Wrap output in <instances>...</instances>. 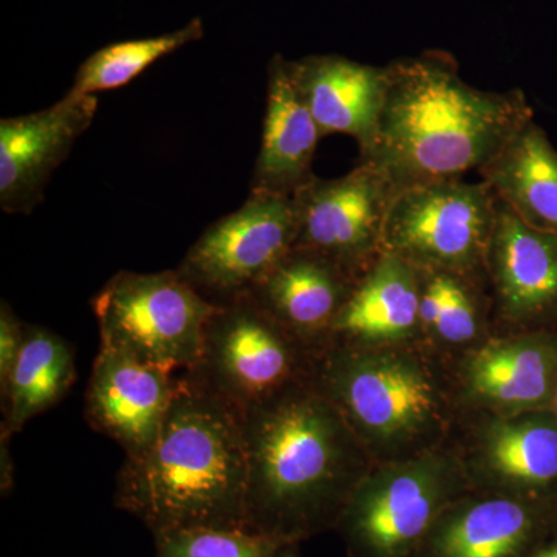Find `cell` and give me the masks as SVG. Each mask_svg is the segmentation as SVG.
<instances>
[{"mask_svg":"<svg viewBox=\"0 0 557 557\" xmlns=\"http://www.w3.org/2000/svg\"><path fill=\"white\" fill-rule=\"evenodd\" d=\"M245 522L284 545L335 530L375 467L338 409L309 376L242 412Z\"/></svg>","mask_w":557,"mask_h":557,"instance_id":"1","label":"cell"},{"mask_svg":"<svg viewBox=\"0 0 557 557\" xmlns=\"http://www.w3.org/2000/svg\"><path fill=\"white\" fill-rule=\"evenodd\" d=\"M534 120L519 89L486 91L461 79L445 51L386 65V94L372 148L359 161L380 168L395 189L480 171Z\"/></svg>","mask_w":557,"mask_h":557,"instance_id":"2","label":"cell"},{"mask_svg":"<svg viewBox=\"0 0 557 557\" xmlns=\"http://www.w3.org/2000/svg\"><path fill=\"white\" fill-rule=\"evenodd\" d=\"M247 471L242 413L185 372L159 437L124 461L116 507L153 536L182 528L247 527Z\"/></svg>","mask_w":557,"mask_h":557,"instance_id":"3","label":"cell"},{"mask_svg":"<svg viewBox=\"0 0 557 557\" xmlns=\"http://www.w3.org/2000/svg\"><path fill=\"white\" fill-rule=\"evenodd\" d=\"M405 344L330 343L311 351L309 379L375 463L442 448L449 399L428 359Z\"/></svg>","mask_w":557,"mask_h":557,"instance_id":"4","label":"cell"},{"mask_svg":"<svg viewBox=\"0 0 557 557\" xmlns=\"http://www.w3.org/2000/svg\"><path fill=\"white\" fill-rule=\"evenodd\" d=\"M471 490L461 457L450 450L376 463L335 530L348 557H416L442 512Z\"/></svg>","mask_w":557,"mask_h":557,"instance_id":"5","label":"cell"},{"mask_svg":"<svg viewBox=\"0 0 557 557\" xmlns=\"http://www.w3.org/2000/svg\"><path fill=\"white\" fill-rule=\"evenodd\" d=\"M101 347L166 370L188 372L200 358L218 304L203 298L175 271H120L95 296Z\"/></svg>","mask_w":557,"mask_h":557,"instance_id":"6","label":"cell"},{"mask_svg":"<svg viewBox=\"0 0 557 557\" xmlns=\"http://www.w3.org/2000/svg\"><path fill=\"white\" fill-rule=\"evenodd\" d=\"M310 359L309 348L245 293L218 306L186 373L242 413L306 380Z\"/></svg>","mask_w":557,"mask_h":557,"instance_id":"7","label":"cell"},{"mask_svg":"<svg viewBox=\"0 0 557 557\" xmlns=\"http://www.w3.org/2000/svg\"><path fill=\"white\" fill-rule=\"evenodd\" d=\"M497 196L482 183L438 180L398 190L388 208L383 251L416 269L486 277Z\"/></svg>","mask_w":557,"mask_h":557,"instance_id":"8","label":"cell"},{"mask_svg":"<svg viewBox=\"0 0 557 557\" xmlns=\"http://www.w3.org/2000/svg\"><path fill=\"white\" fill-rule=\"evenodd\" d=\"M296 237L293 197L251 190L237 211L201 234L177 271L203 298L220 306L248 293L295 248Z\"/></svg>","mask_w":557,"mask_h":557,"instance_id":"9","label":"cell"},{"mask_svg":"<svg viewBox=\"0 0 557 557\" xmlns=\"http://www.w3.org/2000/svg\"><path fill=\"white\" fill-rule=\"evenodd\" d=\"M394 183L380 168L359 161L339 178L314 177L293 196L296 248L310 249L359 276L383 252Z\"/></svg>","mask_w":557,"mask_h":557,"instance_id":"10","label":"cell"},{"mask_svg":"<svg viewBox=\"0 0 557 557\" xmlns=\"http://www.w3.org/2000/svg\"><path fill=\"white\" fill-rule=\"evenodd\" d=\"M556 533L557 494L472 487L442 512L416 557H531Z\"/></svg>","mask_w":557,"mask_h":557,"instance_id":"11","label":"cell"},{"mask_svg":"<svg viewBox=\"0 0 557 557\" xmlns=\"http://www.w3.org/2000/svg\"><path fill=\"white\" fill-rule=\"evenodd\" d=\"M97 110L95 95L70 90L51 108L0 121L2 211L30 214L38 207L51 175L89 129Z\"/></svg>","mask_w":557,"mask_h":557,"instance_id":"12","label":"cell"},{"mask_svg":"<svg viewBox=\"0 0 557 557\" xmlns=\"http://www.w3.org/2000/svg\"><path fill=\"white\" fill-rule=\"evenodd\" d=\"M485 274L498 314L519 330L557 322V236L527 225L497 199Z\"/></svg>","mask_w":557,"mask_h":557,"instance_id":"13","label":"cell"},{"mask_svg":"<svg viewBox=\"0 0 557 557\" xmlns=\"http://www.w3.org/2000/svg\"><path fill=\"white\" fill-rule=\"evenodd\" d=\"M175 388L174 373L101 347L84 413L95 431L119 443L126 458L138 457L159 437Z\"/></svg>","mask_w":557,"mask_h":557,"instance_id":"14","label":"cell"},{"mask_svg":"<svg viewBox=\"0 0 557 557\" xmlns=\"http://www.w3.org/2000/svg\"><path fill=\"white\" fill-rule=\"evenodd\" d=\"M474 490L557 494V421L545 410L487 416L461 457Z\"/></svg>","mask_w":557,"mask_h":557,"instance_id":"15","label":"cell"},{"mask_svg":"<svg viewBox=\"0 0 557 557\" xmlns=\"http://www.w3.org/2000/svg\"><path fill=\"white\" fill-rule=\"evenodd\" d=\"M557 383V332L523 330L474 348L461 368L465 397L487 416L549 408Z\"/></svg>","mask_w":557,"mask_h":557,"instance_id":"16","label":"cell"},{"mask_svg":"<svg viewBox=\"0 0 557 557\" xmlns=\"http://www.w3.org/2000/svg\"><path fill=\"white\" fill-rule=\"evenodd\" d=\"M357 276L310 249L293 248L248 295L310 351L330 341Z\"/></svg>","mask_w":557,"mask_h":557,"instance_id":"17","label":"cell"},{"mask_svg":"<svg viewBox=\"0 0 557 557\" xmlns=\"http://www.w3.org/2000/svg\"><path fill=\"white\" fill-rule=\"evenodd\" d=\"M288 65L322 137L348 135L357 139L359 157L366 156L386 94V65L361 64L339 54H313Z\"/></svg>","mask_w":557,"mask_h":557,"instance_id":"18","label":"cell"},{"mask_svg":"<svg viewBox=\"0 0 557 557\" xmlns=\"http://www.w3.org/2000/svg\"><path fill=\"white\" fill-rule=\"evenodd\" d=\"M267 73L262 145L251 190L293 197L317 177L311 166L322 134L292 78L288 61L274 54Z\"/></svg>","mask_w":557,"mask_h":557,"instance_id":"19","label":"cell"},{"mask_svg":"<svg viewBox=\"0 0 557 557\" xmlns=\"http://www.w3.org/2000/svg\"><path fill=\"white\" fill-rule=\"evenodd\" d=\"M418 333V270L398 256L383 251L355 281L330 341L364 346L405 344Z\"/></svg>","mask_w":557,"mask_h":557,"instance_id":"20","label":"cell"},{"mask_svg":"<svg viewBox=\"0 0 557 557\" xmlns=\"http://www.w3.org/2000/svg\"><path fill=\"white\" fill-rule=\"evenodd\" d=\"M479 172L527 225L557 236V150L536 121Z\"/></svg>","mask_w":557,"mask_h":557,"instance_id":"21","label":"cell"},{"mask_svg":"<svg viewBox=\"0 0 557 557\" xmlns=\"http://www.w3.org/2000/svg\"><path fill=\"white\" fill-rule=\"evenodd\" d=\"M76 379L75 355L67 341L40 325L25 324L20 361L2 397V429L17 434L33 418L67 395Z\"/></svg>","mask_w":557,"mask_h":557,"instance_id":"22","label":"cell"},{"mask_svg":"<svg viewBox=\"0 0 557 557\" xmlns=\"http://www.w3.org/2000/svg\"><path fill=\"white\" fill-rule=\"evenodd\" d=\"M420 276V329L446 346H469L482 335L483 277L446 270L417 269Z\"/></svg>","mask_w":557,"mask_h":557,"instance_id":"23","label":"cell"},{"mask_svg":"<svg viewBox=\"0 0 557 557\" xmlns=\"http://www.w3.org/2000/svg\"><path fill=\"white\" fill-rule=\"evenodd\" d=\"M203 36V22L196 17L182 30L168 35L110 44L95 51L81 64L70 90L79 95H95L98 91L120 89L157 61L170 57L188 44L197 42Z\"/></svg>","mask_w":557,"mask_h":557,"instance_id":"24","label":"cell"},{"mask_svg":"<svg viewBox=\"0 0 557 557\" xmlns=\"http://www.w3.org/2000/svg\"><path fill=\"white\" fill-rule=\"evenodd\" d=\"M153 539V557H277L287 547L248 527L182 528Z\"/></svg>","mask_w":557,"mask_h":557,"instance_id":"25","label":"cell"},{"mask_svg":"<svg viewBox=\"0 0 557 557\" xmlns=\"http://www.w3.org/2000/svg\"><path fill=\"white\" fill-rule=\"evenodd\" d=\"M25 324L9 302L0 306V395L5 394L24 346Z\"/></svg>","mask_w":557,"mask_h":557,"instance_id":"26","label":"cell"},{"mask_svg":"<svg viewBox=\"0 0 557 557\" xmlns=\"http://www.w3.org/2000/svg\"><path fill=\"white\" fill-rule=\"evenodd\" d=\"M10 437L9 432L2 429V435H0V487H2L3 496L9 494L11 487L14 485V468L13 458H11Z\"/></svg>","mask_w":557,"mask_h":557,"instance_id":"27","label":"cell"},{"mask_svg":"<svg viewBox=\"0 0 557 557\" xmlns=\"http://www.w3.org/2000/svg\"><path fill=\"white\" fill-rule=\"evenodd\" d=\"M531 557H557V541L549 542L544 548L539 549Z\"/></svg>","mask_w":557,"mask_h":557,"instance_id":"28","label":"cell"},{"mask_svg":"<svg viewBox=\"0 0 557 557\" xmlns=\"http://www.w3.org/2000/svg\"><path fill=\"white\" fill-rule=\"evenodd\" d=\"M277 557H300L298 555V552H296V545H287V547H284L281 549V553H278Z\"/></svg>","mask_w":557,"mask_h":557,"instance_id":"29","label":"cell"},{"mask_svg":"<svg viewBox=\"0 0 557 557\" xmlns=\"http://www.w3.org/2000/svg\"><path fill=\"white\" fill-rule=\"evenodd\" d=\"M548 410H549V412L553 413V416H555L556 421H557V383H556L555 394H553L552 403H549Z\"/></svg>","mask_w":557,"mask_h":557,"instance_id":"30","label":"cell"}]
</instances>
